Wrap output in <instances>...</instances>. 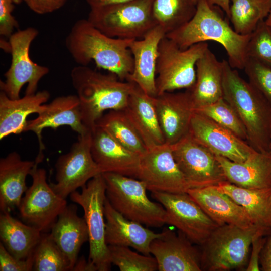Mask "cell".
<instances>
[{
	"label": "cell",
	"instance_id": "cell-3",
	"mask_svg": "<svg viewBox=\"0 0 271 271\" xmlns=\"http://www.w3.org/2000/svg\"><path fill=\"white\" fill-rule=\"evenodd\" d=\"M222 62L223 98L242 122L248 144L258 152L271 151V105L228 61L223 59Z\"/></svg>",
	"mask_w": 271,
	"mask_h": 271
},
{
	"label": "cell",
	"instance_id": "cell-40",
	"mask_svg": "<svg viewBox=\"0 0 271 271\" xmlns=\"http://www.w3.org/2000/svg\"><path fill=\"white\" fill-rule=\"evenodd\" d=\"M34 252V251H33ZM33 253L26 259H19L11 254L0 243L1 271H30L33 270Z\"/></svg>",
	"mask_w": 271,
	"mask_h": 271
},
{
	"label": "cell",
	"instance_id": "cell-33",
	"mask_svg": "<svg viewBox=\"0 0 271 271\" xmlns=\"http://www.w3.org/2000/svg\"><path fill=\"white\" fill-rule=\"evenodd\" d=\"M229 18L234 30L242 35L251 34L268 16L271 0H230Z\"/></svg>",
	"mask_w": 271,
	"mask_h": 271
},
{
	"label": "cell",
	"instance_id": "cell-8",
	"mask_svg": "<svg viewBox=\"0 0 271 271\" xmlns=\"http://www.w3.org/2000/svg\"><path fill=\"white\" fill-rule=\"evenodd\" d=\"M70 195V200L83 209L89 235L88 260L98 271L109 270L112 264L108 245L105 241V218L104 205L106 199V184L100 174L81 188Z\"/></svg>",
	"mask_w": 271,
	"mask_h": 271
},
{
	"label": "cell",
	"instance_id": "cell-13",
	"mask_svg": "<svg viewBox=\"0 0 271 271\" xmlns=\"http://www.w3.org/2000/svg\"><path fill=\"white\" fill-rule=\"evenodd\" d=\"M171 147L174 159L190 188L217 186L228 181L215 154L189 133Z\"/></svg>",
	"mask_w": 271,
	"mask_h": 271
},
{
	"label": "cell",
	"instance_id": "cell-17",
	"mask_svg": "<svg viewBox=\"0 0 271 271\" xmlns=\"http://www.w3.org/2000/svg\"><path fill=\"white\" fill-rule=\"evenodd\" d=\"M150 246V254L157 260L159 271H200L201 251L179 231L164 228Z\"/></svg>",
	"mask_w": 271,
	"mask_h": 271
},
{
	"label": "cell",
	"instance_id": "cell-19",
	"mask_svg": "<svg viewBox=\"0 0 271 271\" xmlns=\"http://www.w3.org/2000/svg\"><path fill=\"white\" fill-rule=\"evenodd\" d=\"M160 125L165 143L173 145L188 132L195 106L189 90L164 92L156 96Z\"/></svg>",
	"mask_w": 271,
	"mask_h": 271
},
{
	"label": "cell",
	"instance_id": "cell-48",
	"mask_svg": "<svg viewBox=\"0 0 271 271\" xmlns=\"http://www.w3.org/2000/svg\"><path fill=\"white\" fill-rule=\"evenodd\" d=\"M265 21L267 25L271 26V8L269 14L267 16L266 19L265 20Z\"/></svg>",
	"mask_w": 271,
	"mask_h": 271
},
{
	"label": "cell",
	"instance_id": "cell-37",
	"mask_svg": "<svg viewBox=\"0 0 271 271\" xmlns=\"http://www.w3.org/2000/svg\"><path fill=\"white\" fill-rule=\"evenodd\" d=\"M110 261L120 271H156L158 264L154 257L140 254L128 247L108 245Z\"/></svg>",
	"mask_w": 271,
	"mask_h": 271
},
{
	"label": "cell",
	"instance_id": "cell-42",
	"mask_svg": "<svg viewBox=\"0 0 271 271\" xmlns=\"http://www.w3.org/2000/svg\"><path fill=\"white\" fill-rule=\"evenodd\" d=\"M33 12L40 15L52 13L61 8L68 0H23Z\"/></svg>",
	"mask_w": 271,
	"mask_h": 271
},
{
	"label": "cell",
	"instance_id": "cell-11",
	"mask_svg": "<svg viewBox=\"0 0 271 271\" xmlns=\"http://www.w3.org/2000/svg\"><path fill=\"white\" fill-rule=\"evenodd\" d=\"M35 162L30 173L32 184L25 192L18 209L24 221L45 233L51 230L67 203L48 184L45 170L38 168L40 163Z\"/></svg>",
	"mask_w": 271,
	"mask_h": 271
},
{
	"label": "cell",
	"instance_id": "cell-34",
	"mask_svg": "<svg viewBox=\"0 0 271 271\" xmlns=\"http://www.w3.org/2000/svg\"><path fill=\"white\" fill-rule=\"evenodd\" d=\"M196 11L193 0H154L152 7L154 19L165 35L189 22Z\"/></svg>",
	"mask_w": 271,
	"mask_h": 271
},
{
	"label": "cell",
	"instance_id": "cell-50",
	"mask_svg": "<svg viewBox=\"0 0 271 271\" xmlns=\"http://www.w3.org/2000/svg\"><path fill=\"white\" fill-rule=\"evenodd\" d=\"M196 4H197L198 0H193Z\"/></svg>",
	"mask_w": 271,
	"mask_h": 271
},
{
	"label": "cell",
	"instance_id": "cell-30",
	"mask_svg": "<svg viewBox=\"0 0 271 271\" xmlns=\"http://www.w3.org/2000/svg\"><path fill=\"white\" fill-rule=\"evenodd\" d=\"M215 187L242 206L253 224L271 229V188L247 189L228 181Z\"/></svg>",
	"mask_w": 271,
	"mask_h": 271
},
{
	"label": "cell",
	"instance_id": "cell-20",
	"mask_svg": "<svg viewBox=\"0 0 271 271\" xmlns=\"http://www.w3.org/2000/svg\"><path fill=\"white\" fill-rule=\"evenodd\" d=\"M91 131V153L101 173L112 172L136 177L141 155L127 149L97 126Z\"/></svg>",
	"mask_w": 271,
	"mask_h": 271
},
{
	"label": "cell",
	"instance_id": "cell-41",
	"mask_svg": "<svg viewBox=\"0 0 271 271\" xmlns=\"http://www.w3.org/2000/svg\"><path fill=\"white\" fill-rule=\"evenodd\" d=\"M14 3L12 0H0V35L10 37L15 28L19 27L18 22L12 15Z\"/></svg>",
	"mask_w": 271,
	"mask_h": 271
},
{
	"label": "cell",
	"instance_id": "cell-4",
	"mask_svg": "<svg viewBox=\"0 0 271 271\" xmlns=\"http://www.w3.org/2000/svg\"><path fill=\"white\" fill-rule=\"evenodd\" d=\"M70 76L80 101L83 123L90 130L105 111L125 109L135 85L111 73L103 74L84 65L74 67Z\"/></svg>",
	"mask_w": 271,
	"mask_h": 271
},
{
	"label": "cell",
	"instance_id": "cell-14",
	"mask_svg": "<svg viewBox=\"0 0 271 271\" xmlns=\"http://www.w3.org/2000/svg\"><path fill=\"white\" fill-rule=\"evenodd\" d=\"M151 193L152 197L166 210V224L176 227L192 243L202 245L219 226L187 193Z\"/></svg>",
	"mask_w": 271,
	"mask_h": 271
},
{
	"label": "cell",
	"instance_id": "cell-44",
	"mask_svg": "<svg viewBox=\"0 0 271 271\" xmlns=\"http://www.w3.org/2000/svg\"><path fill=\"white\" fill-rule=\"evenodd\" d=\"M259 263L263 271H271V235L267 238L266 242L262 249Z\"/></svg>",
	"mask_w": 271,
	"mask_h": 271
},
{
	"label": "cell",
	"instance_id": "cell-27",
	"mask_svg": "<svg viewBox=\"0 0 271 271\" xmlns=\"http://www.w3.org/2000/svg\"><path fill=\"white\" fill-rule=\"evenodd\" d=\"M46 90L37 92L32 95L25 94L22 98L12 99L1 91L0 92V139L12 134L24 132L27 117L32 113L38 114L42 105L49 99Z\"/></svg>",
	"mask_w": 271,
	"mask_h": 271
},
{
	"label": "cell",
	"instance_id": "cell-22",
	"mask_svg": "<svg viewBox=\"0 0 271 271\" xmlns=\"http://www.w3.org/2000/svg\"><path fill=\"white\" fill-rule=\"evenodd\" d=\"M104 215L108 245L132 247L143 254L150 255L151 242L161 233H156L143 224L127 219L112 207L107 198Z\"/></svg>",
	"mask_w": 271,
	"mask_h": 271
},
{
	"label": "cell",
	"instance_id": "cell-5",
	"mask_svg": "<svg viewBox=\"0 0 271 271\" xmlns=\"http://www.w3.org/2000/svg\"><path fill=\"white\" fill-rule=\"evenodd\" d=\"M271 229L254 225L248 228L224 224L214 229L201 245V269L226 271L241 269L248 263L250 247L258 233Z\"/></svg>",
	"mask_w": 271,
	"mask_h": 271
},
{
	"label": "cell",
	"instance_id": "cell-28",
	"mask_svg": "<svg viewBox=\"0 0 271 271\" xmlns=\"http://www.w3.org/2000/svg\"><path fill=\"white\" fill-rule=\"evenodd\" d=\"M223 62L209 47L196 63V80L190 89L195 108L209 105L223 98Z\"/></svg>",
	"mask_w": 271,
	"mask_h": 271
},
{
	"label": "cell",
	"instance_id": "cell-39",
	"mask_svg": "<svg viewBox=\"0 0 271 271\" xmlns=\"http://www.w3.org/2000/svg\"><path fill=\"white\" fill-rule=\"evenodd\" d=\"M243 69L249 82L271 105V65L248 57Z\"/></svg>",
	"mask_w": 271,
	"mask_h": 271
},
{
	"label": "cell",
	"instance_id": "cell-32",
	"mask_svg": "<svg viewBox=\"0 0 271 271\" xmlns=\"http://www.w3.org/2000/svg\"><path fill=\"white\" fill-rule=\"evenodd\" d=\"M97 126L129 150L140 155L147 148L123 110H109L97 121Z\"/></svg>",
	"mask_w": 271,
	"mask_h": 271
},
{
	"label": "cell",
	"instance_id": "cell-43",
	"mask_svg": "<svg viewBox=\"0 0 271 271\" xmlns=\"http://www.w3.org/2000/svg\"><path fill=\"white\" fill-rule=\"evenodd\" d=\"M267 234L261 232L257 234L252 242V250L246 270H260L259 259L262 249L266 242L267 238L264 237Z\"/></svg>",
	"mask_w": 271,
	"mask_h": 271
},
{
	"label": "cell",
	"instance_id": "cell-18",
	"mask_svg": "<svg viewBox=\"0 0 271 271\" xmlns=\"http://www.w3.org/2000/svg\"><path fill=\"white\" fill-rule=\"evenodd\" d=\"M38 116L28 120L24 132H34L38 138L39 150L38 157H43L45 146L42 141V132L44 129L67 125L79 135L86 133L90 129L82 121L80 103L77 95L59 96L48 104H43Z\"/></svg>",
	"mask_w": 271,
	"mask_h": 271
},
{
	"label": "cell",
	"instance_id": "cell-29",
	"mask_svg": "<svg viewBox=\"0 0 271 271\" xmlns=\"http://www.w3.org/2000/svg\"><path fill=\"white\" fill-rule=\"evenodd\" d=\"M75 204L67 205L52 226L50 235L69 259L72 270L83 244L89 240L87 226L84 218L77 213Z\"/></svg>",
	"mask_w": 271,
	"mask_h": 271
},
{
	"label": "cell",
	"instance_id": "cell-49",
	"mask_svg": "<svg viewBox=\"0 0 271 271\" xmlns=\"http://www.w3.org/2000/svg\"><path fill=\"white\" fill-rule=\"evenodd\" d=\"M12 2L15 4H19L21 2H23V0H12Z\"/></svg>",
	"mask_w": 271,
	"mask_h": 271
},
{
	"label": "cell",
	"instance_id": "cell-24",
	"mask_svg": "<svg viewBox=\"0 0 271 271\" xmlns=\"http://www.w3.org/2000/svg\"><path fill=\"white\" fill-rule=\"evenodd\" d=\"M215 155L230 183L247 189L271 188V151H256L242 162Z\"/></svg>",
	"mask_w": 271,
	"mask_h": 271
},
{
	"label": "cell",
	"instance_id": "cell-16",
	"mask_svg": "<svg viewBox=\"0 0 271 271\" xmlns=\"http://www.w3.org/2000/svg\"><path fill=\"white\" fill-rule=\"evenodd\" d=\"M188 133L194 140L214 154L234 162H243L256 151L247 141L195 111Z\"/></svg>",
	"mask_w": 271,
	"mask_h": 271
},
{
	"label": "cell",
	"instance_id": "cell-31",
	"mask_svg": "<svg viewBox=\"0 0 271 271\" xmlns=\"http://www.w3.org/2000/svg\"><path fill=\"white\" fill-rule=\"evenodd\" d=\"M42 233L13 217L9 212L0 215V238L8 251L19 259H26L33 253Z\"/></svg>",
	"mask_w": 271,
	"mask_h": 271
},
{
	"label": "cell",
	"instance_id": "cell-26",
	"mask_svg": "<svg viewBox=\"0 0 271 271\" xmlns=\"http://www.w3.org/2000/svg\"><path fill=\"white\" fill-rule=\"evenodd\" d=\"M34 161L23 160L16 152L0 159V209L10 212L19 207L27 187V176L35 165Z\"/></svg>",
	"mask_w": 271,
	"mask_h": 271
},
{
	"label": "cell",
	"instance_id": "cell-15",
	"mask_svg": "<svg viewBox=\"0 0 271 271\" xmlns=\"http://www.w3.org/2000/svg\"><path fill=\"white\" fill-rule=\"evenodd\" d=\"M136 178L151 192L183 193L190 189L167 143L148 148L141 155Z\"/></svg>",
	"mask_w": 271,
	"mask_h": 271
},
{
	"label": "cell",
	"instance_id": "cell-46",
	"mask_svg": "<svg viewBox=\"0 0 271 271\" xmlns=\"http://www.w3.org/2000/svg\"><path fill=\"white\" fill-rule=\"evenodd\" d=\"M90 8L118 4L132 0H85Z\"/></svg>",
	"mask_w": 271,
	"mask_h": 271
},
{
	"label": "cell",
	"instance_id": "cell-25",
	"mask_svg": "<svg viewBox=\"0 0 271 271\" xmlns=\"http://www.w3.org/2000/svg\"><path fill=\"white\" fill-rule=\"evenodd\" d=\"M123 110L147 149L165 143L159 121L156 97L146 94L135 84Z\"/></svg>",
	"mask_w": 271,
	"mask_h": 271
},
{
	"label": "cell",
	"instance_id": "cell-21",
	"mask_svg": "<svg viewBox=\"0 0 271 271\" xmlns=\"http://www.w3.org/2000/svg\"><path fill=\"white\" fill-rule=\"evenodd\" d=\"M165 33L159 25L143 38L132 40L129 49L133 59V69L126 81L137 85L146 94L157 96L156 65L158 47Z\"/></svg>",
	"mask_w": 271,
	"mask_h": 271
},
{
	"label": "cell",
	"instance_id": "cell-12",
	"mask_svg": "<svg viewBox=\"0 0 271 271\" xmlns=\"http://www.w3.org/2000/svg\"><path fill=\"white\" fill-rule=\"evenodd\" d=\"M91 131L79 135L78 141L67 153L60 156L56 163L55 183L50 185L54 191L66 199L92 178L102 174L92 155Z\"/></svg>",
	"mask_w": 271,
	"mask_h": 271
},
{
	"label": "cell",
	"instance_id": "cell-9",
	"mask_svg": "<svg viewBox=\"0 0 271 271\" xmlns=\"http://www.w3.org/2000/svg\"><path fill=\"white\" fill-rule=\"evenodd\" d=\"M208 47V44L204 42L182 49L165 36L158 47L157 96L166 92L192 87L196 80V63Z\"/></svg>",
	"mask_w": 271,
	"mask_h": 271
},
{
	"label": "cell",
	"instance_id": "cell-35",
	"mask_svg": "<svg viewBox=\"0 0 271 271\" xmlns=\"http://www.w3.org/2000/svg\"><path fill=\"white\" fill-rule=\"evenodd\" d=\"M33 256V270H71L69 259L51 238L50 233H42Z\"/></svg>",
	"mask_w": 271,
	"mask_h": 271
},
{
	"label": "cell",
	"instance_id": "cell-45",
	"mask_svg": "<svg viewBox=\"0 0 271 271\" xmlns=\"http://www.w3.org/2000/svg\"><path fill=\"white\" fill-rule=\"evenodd\" d=\"M72 270L75 271H96V266L89 260L87 261L83 258L78 259Z\"/></svg>",
	"mask_w": 271,
	"mask_h": 271
},
{
	"label": "cell",
	"instance_id": "cell-38",
	"mask_svg": "<svg viewBox=\"0 0 271 271\" xmlns=\"http://www.w3.org/2000/svg\"><path fill=\"white\" fill-rule=\"evenodd\" d=\"M247 57L271 65V26L261 21L251 34L247 50Z\"/></svg>",
	"mask_w": 271,
	"mask_h": 271
},
{
	"label": "cell",
	"instance_id": "cell-36",
	"mask_svg": "<svg viewBox=\"0 0 271 271\" xmlns=\"http://www.w3.org/2000/svg\"><path fill=\"white\" fill-rule=\"evenodd\" d=\"M196 112L211 118L241 139L247 141L246 130L239 117L223 98L209 105L195 108Z\"/></svg>",
	"mask_w": 271,
	"mask_h": 271
},
{
	"label": "cell",
	"instance_id": "cell-10",
	"mask_svg": "<svg viewBox=\"0 0 271 271\" xmlns=\"http://www.w3.org/2000/svg\"><path fill=\"white\" fill-rule=\"evenodd\" d=\"M38 31L29 27L19 30L9 38L11 63L5 73V81H0V89L12 99L19 98L23 86L27 84L25 94L36 93L40 80L49 72V68L33 62L29 50Z\"/></svg>",
	"mask_w": 271,
	"mask_h": 271
},
{
	"label": "cell",
	"instance_id": "cell-6",
	"mask_svg": "<svg viewBox=\"0 0 271 271\" xmlns=\"http://www.w3.org/2000/svg\"><path fill=\"white\" fill-rule=\"evenodd\" d=\"M102 175L106 198L124 217L148 227H160L166 224L165 208L160 203L149 199L144 182L115 173L105 172Z\"/></svg>",
	"mask_w": 271,
	"mask_h": 271
},
{
	"label": "cell",
	"instance_id": "cell-23",
	"mask_svg": "<svg viewBox=\"0 0 271 271\" xmlns=\"http://www.w3.org/2000/svg\"><path fill=\"white\" fill-rule=\"evenodd\" d=\"M187 193L219 226L230 224L248 228L255 225L242 206L215 186L190 188Z\"/></svg>",
	"mask_w": 271,
	"mask_h": 271
},
{
	"label": "cell",
	"instance_id": "cell-7",
	"mask_svg": "<svg viewBox=\"0 0 271 271\" xmlns=\"http://www.w3.org/2000/svg\"><path fill=\"white\" fill-rule=\"evenodd\" d=\"M154 1L132 0L91 8L87 19L109 37L142 39L157 25L152 13Z\"/></svg>",
	"mask_w": 271,
	"mask_h": 271
},
{
	"label": "cell",
	"instance_id": "cell-51",
	"mask_svg": "<svg viewBox=\"0 0 271 271\" xmlns=\"http://www.w3.org/2000/svg\"><path fill=\"white\" fill-rule=\"evenodd\" d=\"M270 148H271V140H270Z\"/></svg>",
	"mask_w": 271,
	"mask_h": 271
},
{
	"label": "cell",
	"instance_id": "cell-1",
	"mask_svg": "<svg viewBox=\"0 0 271 271\" xmlns=\"http://www.w3.org/2000/svg\"><path fill=\"white\" fill-rule=\"evenodd\" d=\"M134 39L109 37L99 30L88 19L77 21L65 39V46L80 65L94 62L97 67L127 80L133 69L129 46Z\"/></svg>",
	"mask_w": 271,
	"mask_h": 271
},
{
	"label": "cell",
	"instance_id": "cell-47",
	"mask_svg": "<svg viewBox=\"0 0 271 271\" xmlns=\"http://www.w3.org/2000/svg\"><path fill=\"white\" fill-rule=\"evenodd\" d=\"M211 6L216 5L220 7L229 17L230 15V0H207Z\"/></svg>",
	"mask_w": 271,
	"mask_h": 271
},
{
	"label": "cell",
	"instance_id": "cell-2",
	"mask_svg": "<svg viewBox=\"0 0 271 271\" xmlns=\"http://www.w3.org/2000/svg\"><path fill=\"white\" fill-rule=\"evenodd\" d=\"M207 0H198L192 18L178 29L165 35L182 49L207 41L220 44L226 50L233 68L243 69L247 59L251 34L237 33Z\"/></svg>",
	"mask_w": 271,
	"mask_h": 271
}]
</instances>
